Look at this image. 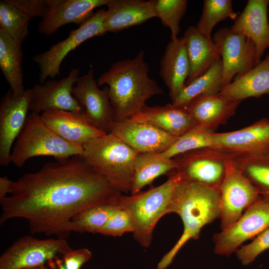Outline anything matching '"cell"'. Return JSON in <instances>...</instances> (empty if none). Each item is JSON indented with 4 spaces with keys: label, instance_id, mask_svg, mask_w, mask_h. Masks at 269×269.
Returning a JSON list of instances; mask_svg holds the SVG:
<instances>
[{
    "label": "cell",
    "instance_id": "1",
    "mask_svg": "<svg viewBox=\"0 0 269 269\" xmlns=\"http://www.w3.org/2000/svg\"><path fill=\"white\" fill-rule=\"evenodd\" d=\"M10 195L0 199V224L26 220L32 234L65 239L72 218L94 206L117 204L122 193L82 155L56 159L12 181Z\"/></svg>",
    "mask_w": 269,
    "mask_h": 269
},
{
    "label": "cell",
    "instance_id": "2",
    "mask_svg": "<svg viewBox=\"0 0 269 269\" xmlns=\"http://www.w3.org/2000/svg\"><path fill=\"white\" fill-rule=\"evenodd\" d=\"M148 71L144 52L140 50L133 58L114 63L98 78V86L109 87L115 122L132 118L146 106L148 99L163 93Z\"/></svg>",
    "mask_w": 269,
    "mask_h": 269
},
{
    "label": "cell",
    "instance_id": "3",
    "mask_svg": "<svg viewBox=\"0 0 269 269\" xmlns=\"http://www.w3.org/2000/svg\"><path fill=\"white\" fill-rule=\"evenodd\" d=\"M181 218L183 232L174 246L158 263L157 269H165L190 240L199 237L202 228L221 215L219 190L196 182L182 180L176 186L167 209Z\"/></svg>",
    "mask_w": 269,
    "mask_h": 269
},
{
    "label": "cell",
    "instance_id": "4",
    "mask_svg": "<svg viewBox=\"0 0 269 269\" xmlns=\"http://www.w3.org/2000/svg\"><path fill=\"white\" fill-rule=\"evenodd\" d=\"M82 155L122 193H131L137 151L113 134H106L83 145Z\"/></svg>",
    "mask_w": 269,
    "mask_h": 269
},
{
    "label": "cell",
    "instance_id": "5",
    "mask_svg": "<svg viewBox=\"0 0 269 269\" xmlns=\"http://www.w3.org/2000/svg\"><path fill=\"white\" fill-rule=\"evenodd\" d=\"M181 177L175 171L163 184L135 194H122L119 207L130 215L134 224V238L143 248L150 246L154 227L159 219L167 214L176 186Z\"/></svg>",
    "mask_w": 269,
    "mask_h": 269
},
{
    "label": "cell",
    "instance_id": "6",
    "mask_svg": "<svg viewBox=\"0 0 269 269\" xmlns=\"http://www.w3.org/2000/svg\"><path fill=\"white\" fill-rule=\"evenodd\" d=\"M83 150V146L71 143L56 134L44 122L41 114L31 113L15 140L10 161L21 167L33 157L51 156L61 159L82 155Z\"/></svg>",
    "mask_w": 269,
    "mask_h": 269
},
{
    "label": "cell",
    "instance_id": "7",
    "mask_svg": "<svg viewBox=\"0 0 269 269\" xmlns=\"http://www.w3.org/2000/svg\"><path fill=\"white\" fill-rule=\"evenodd\" d=\"M233 155L223 150L206 147L189 151L173 158L182 180L199 183L219 190L229 161Z\"/></svg>",
    "mask_w": 269,
    "mask_h": 269
},
{
    "label": "cell",
    "instance_id": "8",
    "mask_svg": "<svg viewBox=\"0 0 269 269\" xmlns=\"http://www.w3.org/2000/svg\"><path fill=\"white\" fill-rule=\"evenodd\" d=\"M72 249L66 239H38L30 236L15 241L0 258V269H25L44 265Z\"/></svg>",
    "mask_w": 269,
    "mask_h": 269
},
{
    "label": "cell",
    "instance_id": "9",
    "mask_svg": "<svg viewBox=\"0 0 269 269\" xmlns=\"http://www.w3.org/2000/svg\"><path fill=\"white\" fill-rule=\"evenodd\" d=\"M105 15V9L97 10L78 28L72 30L66 38L33 57V61L39 68L40 83H43L48 77L54 79L60 75L61 64L70 52L87 40L107 32L104 25Z\"/></svg>",
    "mask_w": 269,
    "mask_h": 269
},
{
    "label": "cell",
    "instance_id": "10",
    "mask_svg": "<svg viewBox=\"0 0 269 269\" xmlns=\"http://www.w3.org/2000/svg\"><path fill=\"white\" fill-rule=\"evenodd\" d=\"M233 156L228 163L219 188L221 231L238 220L248 207L262 199L257 189L237 167Z\"/></svg>",
    "mask_w": 269,
    "mask_h": 269
},
{
    "label": "cell",
    "instance_id": "11",
    "mask_svg": "<svg viewBox=\"0 0 269 269\" xmlns=\"http://www.w3.org/2000/svg\"><path fill=\"white\" fill-rule=\"evenodd\" d=\"M268 227L269 203L262 199L248 207L232 225L213 235L214 252L229 257Z\"/></svg>",
    "mask_w": 269,
    "mask_h": 269
},
{
    "label": "cell",
    "instance_id": "12",
    "mask_svg": "<svg viewBox=\"0 0 269 269\" xmlns=\"http://www.w3.org/2000/svg\"><path fill=\"white\" fill-rule=\"evenodd\" d=\"M212 38L222 61V88L256 66V47L249 37L224 27L217 30Z\"/></svg>",
    "mask_w": 269,
    "mask_h": 269
},
{
    "label": "cell",
    "instance_id": "13",
    "mask_svg": "<svg viewBox=\"0 0 269 269\" xmlns=\"http://www.w3.org/2000/svg\"><path fill=\"white\" fill-rule=\"evenodd\" d=\"M72 95L83 108L86 118L95 128L108 134L115 123L109 89L98 87L92 69L79 77L72 89Z\"/></svg>",
    "mask_w": 269,
    "mask_h": 269
},
{
    "label": "cell",
    "instance_id": "14",
    "mask_svg": "<svg viewBox=\"0 0 269 269\" xmlns=\"http://www.w3.org/2000/svg\"><path fill=\"white\" fill-rule=\"evenodd\" d=\"M79 74V68H74L66 77L59 80L52 79L33 85L30 88L29 111L39 114L52 109L85 112L72 93Z\"/></svg>",
    "mask_w": 269,
    "mask_h": 269
},
{
    "label": "cell",
    "instance_id": "15",
    "mask_svg": "<svg viewBox=\"0 0 269 269\" xmlns=\"http://www.w3.org/2000/svg\"><path fill=\"white\" fill-rule=\"evenodd\" d=\"M31 100L30 89L21 96L13 95L9 89L0 104V165L11 163V149L25 125Z\"/></svg>",
    "mask_w": 269,
    "mask_h": 269
},
{
    "label": "cell",
    "instance_id": "16",
    "mask_svg": "<svg viewBox=\"0 0 269 269\" xmlns=\"http://www.w3.org/2000/svg\"><path fill=\"white\" fill-rule=\"evenodd\" d=\"M111 133L138 153H162L178 138L150 125L130 118L115 122Z\"/></svg>",
    "mask_w": 269,
    "mask_h": 269
},
{
    "label": "cell",
    "instance_id": "17",
    "mask_svg": "<svg viewBox=\"0 0 269 269\" xmlns=\"http://www.w3.org/2000/svg\"><path fill=\"white\" fill-rule=\"evenodd\" d=\"M214 147L233 154L269 151V119L264 118L243 129L214 134Z\"/></svg>",
    "mask_w": 269,
    "mask_h": 269
},
{
    "label": "cell",
    "instance_id": "18",
    "mask_svg": "<svg viewBox=\"0 0 269 269\" xmlns=\"http://www.w3.org/2000/svg\"><path fill=\"white\" fill-rule=\"evenodd\" d=\"M269 0H249L243 11L235 19L231 29L250 38L256 47V65L261 61L269 48Z\"/></svg>",
    "mask_w": 269,
    "mask_h": 269
},
{
    "label": "cell",
    "instance_id": "19",
    "mask_svg": "<svg viewBox=\"0 0 269 269\" xmlns=\"http://www.w3.org/2000/svg\"><path fill=\"white\" fill-rule=\"evenodd\" d=\"M41 116L44 122L59 136L83 147L89 141L107 134L93 126L85 112L52 109L43 112Z\"/></svg>",
    "mask_w": 269,
    "mask_h": 269
},
{
    "label": "cell",
    "instance_id": "20",
    "mask_svg": "<svg viewBox=\"0 0 269 269\" xmlns=\"http://www.w3.org/2000/svg\"><path fill=\"white\" fill-rule=\"evenodd\" d=\"M155 0H109L104 25L107 32H117L156 17Z\"/></svg>",
    "mask_w": 269,
    "mask_h": 269
},
{
    "label": "cell",
    "instance_id": "21",
    "mask_svg": "<svg viewBox=\"0 0 269 269\" xmlns=\"http://www.w3.org/2000/svg\"><path fill=\"white\" fill-rule=\"evenodd\" d=\"M241 102L219 93L199 96L190 103L187 109L197 125L215 132L235 114Z\"/></svg>",
    "mask_w": 269,
    "mask_h": 269
},
{
    "label": "cell",
    "instance_id": "22",
    "mask_svg": "<svg viewBox=\"0 0 269 269\" xmlns=\"http://www.w3.org/2000/svg\"><path fill=\"white\" fill-rule=\"evenodd\" d=\"M109 0H60L38 24L39 32L50 35L70 23L82 24L93 15V10L106 5Z\"/></svg>",
    "mask_w": 269,
    "mask_h": 269
},
{
    "label": "cell",
    "instance_id": "23",
    "mask_svg": "<svg viewBox=\"0 0 269 269\" xmlns=\"http://www.w3.org/2000/svg\"><path fill=\"white\" fill-rule=\"evenodd\" d=\"M190 64L183 37L171 39L161 58L159 75L169 90L172 102L185 86Z\"/></svg>",
    "mask_w": 269,
    "mask_h": 269
},
{
    "label": "cell",
    "instance_id": "24",
    "mask_svg": "<svg viewBox=\"0 0 269 269\" xmlns=\"http://www.w3.org/2000/svg\"><path fill=\"white\" fill-rule=\"evenodd\" d=\"M130 119L148 124L171 135L180 137L195 126L187 107L172 103L164 106H145Z\"/></svg>",
    "mask_w": 269,
    "mask_h": 269
},
{
    "label": "cell",
    "instance_id": "25",
    "mask_svg": "<svg viewBox=\"0 0 269 269\" xmlns=\"http://www.w3.org/2000/svg\"><path fill=\"white\" fill-rule=\"evenodd\" d=\"M183 37L190 64L189 74L185 84L187 85L205 73L221 58V55L219 48L212 39L202 34L196 26H188Z\"/></svg>",
    "mask_w": 269,
    "mask_h": 269
},
{
    "label": "cell",
    "instance_id": "26",
    "mask_svg": "<svg viewBox=\"0 0 269 269\" xmlns=\"http://www.w3.org/2000/svg\"><path fill=\"white\" fill-rule=\"evenodd\" d=\"M219 93L236 101L269 95V53L252 69L234 79Z\"/></svg>",
    "mask_w": 269,
    "mask_h": 269
},
{
    "label": "cell",
    "instance_id": "27",
    "mask_svg": "<svg viewBox=\"0 0 269 269\" xmlns=\"http://www.w3.org/2000/svg\"><path fill=\"white\" fill-rule=\"evenodd\" d=\"M22 44L0 29V68L15 96L25 92L22 68Z\"/></svg>",
    "mask_w": 269,
    "mask_h": 269
},
{
    "label": "cell",
    "instance_id": "28",
    "mask_svg": "<svg viewBox=\"0 0 269 269\" xmlns=\"http://www.w3.org/2000/svg\"><path fill=\"white\" fill-rule=\"evenodd\" d=\"M176 168L174 158L165 157L161 153H138L134 162V179L130 194L139 193L157 177Z\"/></svg>",
    "mask_w": 269,
    "mask_h": 269
},
{
    "label": "cell",
    "instance_id": "29",
    "mask_svg": "<svg viewBox=\"0 0 269 269\" xmlns=\"http://www.w3.org/2000/svg\"><path fill=\"white\" fill-rule=\"evenodd\" d=\"M237 167L257 189L263 201L269 203V151L234 154Z\"/></svg>",
    "mask_w": 269,
    "mask_h": 269
},
{
    "label": "cell",
    "instance_id": "30",
    "mask_svg": "<svg viewBox=\"0 0 269 269\" xmlns=\"http://www.w3.org/2000/svg\"><path fill=\"white\" fill-rule=\"evenodd\" d=\"M222 77L223 65L221 57L205 73L185 85L171 103L174 106L187 107L199 96L218 94L222 89Z\"/></svg>",
    "mask_w": 269,
    "mask_h": 269
},
{
    "label": "cell",
    "instance_id": "31",
    "mask_svg": "<svg viewBox=\"0 0 269 269\" xmlns=\"http://www.w3.org/2000/svg\"><path fill=\"white\" fill-rule=\"evenodd\" d=\"M118 207V204H105L81 210L72 218L68 225V230L70 233L74 231L99 234L109 218Z\"/></svg>",
    "mask_w": 269,
    "mask_h": 269
},
{
    "label": "cell",
    "instance_id": "32",
    "mask_svg": "<svg viewBox=\"0 0 269 269\" xmlns=\"http://www.w3.org/2000/svg\"><path fill=\"white\" fill-rule=\"evenodd\" d=\"M215 132L196 125L161 154L165 157H173L197 149L214 147V134Z\"/></svg>",
    "mask_w": 269,
    "mask_h": 269
},
{
    "label": "cell",
    "instance_id": "33",
    "mask_svg": "<svg viewBox=\"0 0 269 269\" xmlns=\"http://www.w3.org/2000/svg\"><path fill=\"white\" fill-rule=\"evenodd\" d=\"M237 17L231 0H204L202 14L196 27L208 38L212 39L211 32L218 23L229 17L235 19Z\"/></svg>",
    "mask_w": 269,
    "mask_h": 269
},
{
    "label": "cell",
    "instance_id": "34",
    "mask_svg": "<svg viewBox=\"0 0 269 269\" xmlns=\"http://www.w3.org/2000/svg\"><path fill=\"white\" fill-rule=\"evenodd\" d=\"M30 18L6 0L0 1V29L20 43L27 37Z\"/></svg>",
    "mask_w": 269,
    "mask_h": 269
},
{
    "label": "cell",
    "instance_id": "35",
    "mask_svg": "<svg viewBox=\"0 0 269 269\" xmlns=\"http://www.w3.org/2000/svg\"><path fill=\"white\" fill-rule=\"evenodd\" d=\"M155 9L163 25L171 31V39L178 38L180 20L185 14L187 6V0H155Z\"/></svg>",
    "mask_w": 269,
    "mask_h": 269
},
{
    "label": "cell",
    "instance_id": "36",
    "mask_svg": "<svg viewBox=\"0 0 269 269\" xmlns=\"http://www.w3.org/2000/svg\"><path fill=\"white\" fill-rule=\"evenodd\" d=\"M119 206V205H118ZM133 220L129 213L121 208L118 209L109 218L99 234L113 237H119L128 232H134Z\"/></svg>",
    "mask_w": 269,
    "mask_h": 269
},
{
    "label": "cell",
    "instance_id": "37",
    "mask_svg": "<svg viewBox=\"0 0 269 269\" xmlns=\"http://www.w3.org/2000/svg\"><path fill=\"white\" fill-rule=\"evenodd\" d=\"M268 249L269 250V227L254 238L251 243L240 247L236 253L242 265L247 266Z\"/></svg>",
    "mask_w": 269,
    "mask_h": 269
},
{
    "label": "cell",
    "instance_id": "38",
    "mask_svg": "<svg viewBox=\"0 0 269 269\" xmlns=\"http://www.w3.org/2000/svg\"><path fill=\"white\" fill-rule=\"evenodd\" d=\"M60 0H6L30 19L44 17Z\"/></svg>",
    "mask_w": 269,
    "mask_h": 269
},
{
    "label": "cell",
    "instance_id": "39",
    "mask_svg": "<svg viewBox=\"0 0 269 269\" xmlns=\"http://www.w3.org/2000/svg\"><path fill=\"white\" fill-rule=\"evenodd\" d=\"M92 256L91 252L87 248L72 250L61 259L57 258L48 264L52 269H80Z\"/></svg>",
    "mask_w": 269,
    "mask_h": 269
},
{
    "label": "cell",
    "instance_id": "40",
    "mask_svg": "<svg viewBox=\"0 0 269 269\" xmlns=\"http://www.w3.org/2000/svg\"><path fill=\"white\" fill-rule=\"evenodd\" d=\"M11 182L12 180L6 176L0 177V199L10 193Z\"/></svg>",
    "mask_w": 269,
    "mask_h": 269
},
{
    "label": "cell",
    "instance_id": "41",
    "mask_svg": "<svg viewBox=\"0 0 269 269\" xmlns=\"http://www.w3.org/2000/svg\"><path fill=\"white\" fill-rule=\"evenodd\" d=\"M25 269H46L44 265H41Z\"/></svg>",
    "mask_w": 269,
    "mask_h": 269
},
{
    "label": "cell",
    "instance_id": "42",
    "mask_svg": "<svg viewBox=\"0 0 269 269\" xmlns=\"http://www.w3.org/2000/svg\"><path fill=\"white\" fill-rule=\"evenodd\" d=\"M268 11H269V5H268Z\"/></svg>",
    "mask_w": 269,
    "mask_h": 269
}]
</instances>
